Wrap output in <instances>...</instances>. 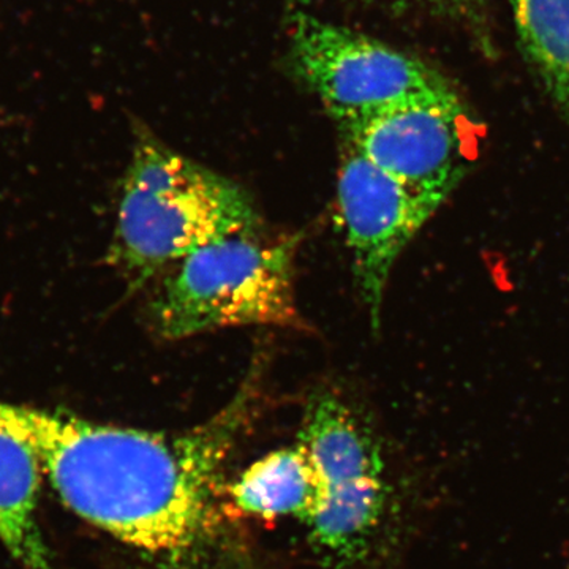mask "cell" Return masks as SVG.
<instances>
[{
  "label": "cell",
  "instance_id": "6da1fadb",
  "mask_svg": "<svg viewBox=\"0 0 569 569\" xmlns=\"http://www.w3.org/2000/svg\"><path fill=\"white\" fill-rule=\"evenodd\" d=\"M260 392L257 367L208 421L178 430L103 425L0 400L63 507L152 569H261L230 497V460Z\"/></svg>",
  "mask_w": 569,
  "mask_h": 569
},
{
  "label": "cell",
  "instance_id": "7a4b0ae2",
  "mask_svg": "<svg viewBox=\"0 0 569 569\" xmlns=\"http://www.w3.org/2000/svg\"><path fill=\"white\" fill-rule=\"evenodd\" d=\"M298 445L316 473V497L302 522L318 563L366 569L396 550L406 531L407 493L369 421L336 392H316Z\"/></svg>",
  "mask_w": 569,
  "mask_h": 569
},
{
  "label": "cell",
  "instance_id": "3957f363",
  "mask_svg": "<svg viewBox=\"0 0 569 569\" xmlns=\"http://www.w3.org/2000/svg\"><path fill=\"white\" fill-rule=\"evenodd\" d=\"M258 223L241 186L137 130L110 250L111 263L134 287L201 247L257 231Z\"/></svg>",
  "mask_w": 569,
  "mask_h": 569
},
{
  "label": "cell",
  "instance_id": "277c9868",
  "mask_svg": "<svg viewBox=\"0 0 569 569\" xmlns=\"http://www.w3.org/2000/svg\"><path fill=\"white\" fill-rule=\"evenodd\" d=\"M298 242L266 241L252 231L187 254L153 299L157 332L181 340L234 326H302L293 288Z\"/></svg>",
  "mask_w": 569,
  "mask_h": 569
},
{
  "label": "cell",
  "instance_id": "5b68a950",
  "mask_svg": "<svg viewBox=\"0 0 569 569\" xmlns=\"http://www.w3.org/2000/svg\"><path fill=\"white\" fill-rule=\"evenodd\" d=\"M290 56L296 77L320 97L337 126L408 104L458 100L427 63L310 14L293 18Z\"/></svg>",
  "mask_w": 569,
  "mask_h": 569
},
{
  "label": "cell",
  "instance_id": "8992f818",
  "mask_svg": "<svg viewBox=\"0 0 569 569\" xmlns=\"http://www.w3.org/2000/svg\"><path fill=\"white\" fill-rule=\"evenodd\" d=\"M337 201L353 258L356 287L372 328L378 329L397 258L443 201L397 181L346 142Z\"/></svg>",
  "mask_w": 569,
  "mask_h": 569
},
{
  "label": "cell",
  "instance_id": "52a82bcc",
  "mask_svg": "<svg viewBox=\"0 0 569 569\" xmlns=\"http://www.w3.org/2000/svg\"><path fill=\"white\" fill-rule=\"evenodd\" d=\"M463 116L458 99L395 108L339 129L381 171L445 203L470 167Z\"/></svg>",
  "mask_w": 569,
  "mask_h": 569
},
{
  "label": "cell",
  "instance_id": "ba28073f",
  "mask_svg": "<svg viewBox=\"0 0 569 569\" xmlns=\"http://www.w3.org/2000/svg\"><path fill=\"white\" fill-rule=\"evenodd\" d=\"M41 478L32 449L0 425V542L21 569H58L40 526Z\"/></svg>",
  "mask_w": 569,
  "mask_h": 569
},
{
  "label": "cell",
  "instance_id": "9c48e42d",
  "mask_svg": "<svg viewBox=\"0 0 569 569\" xmlns=\"http://www.w3.org/2000/svg\"><path fill=\"white\" fill-rule=\"evenodd\" d=\"M230 497L241 516L305 519L316 497V473L298 443L254 460L231 481Z\"/></svg>",
  "mask_w": 569,
  "mask_h": 569
},
{
  "label": "cell",
  "instance_id": "30bf717a",
  "mask_svg": "<svg viewBox=\"0 0 569 569\" xmlns=\"http://www.w3.org/2000/svg\"><path fill=\"white\" fill-rule=\"evenodd\" d=\"M520 43L569 118V0H509Z\"/></svg>",
  "mask_w": 569,
  "mask_h": 569
},
{
  "label": "cell",
  "instance_id": "8fae6325",
  "mask_svg": "<svg viewBox=\"0 0 569 569\" xmlns=\"http://www.w3.org/2000/svg\"><path fill=\"white\" fill-rule=\"evenodd\" d=\"M403 2H406V0H403ZM417 2L440 3V6H443V3H456L459 2V0H417Z\"/></svg>",
  "mask_w": 569,
  "mask_h": 569
},
{
  "label": "cell",
  "instance_id": "7c38bea8",
  "mask_svg": "<svg viewBox=\"0 0 569 569\" xmlns=\"http://www.w3.org/2000/svg\"><path fill=\"white\" fill-rule=\"evenodd\" d=\"M287 2L290 3L291 7H301L309 3V0H287Z\"/></svg>",
  "mask_w": 569,
  "mask_h": 569
}]
</instances>
